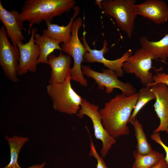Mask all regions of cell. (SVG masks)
Listing matches in <instances>:
<instances>
[{
    "label": "cell",
    "instance_id": "obj_10",
    "mask_svg": "<svg viewBox=\"0 0 168 168\" xmlns=\"http://www.w3.org/2000/svg\"><path fill=\"white\" fill-rule=\"evenodd\" d=\"M86 32L84 30L83 37L81 38L82 44L86 51L84 58V61L88 63L98 62L103 64L107 69L113 71L118 77H122L124 75V71L122 68L124 63L132 54V50L129 49L124 53L122 56L114 60H110L105 58V54L109 50L107 47L108 43L105 40L103 46L100 50L92 49L86 42L85 35Z\"/></svg>",
    "mask_w": 168,
    "mask_h": 168
},
{
    "label": "cell",
    "instance_id": "obj_25",
    "mask_svg": "<svg viewBox=\"0 0 168 168\" xmlns=\"http://www.w3.org/2000/svg\"><path fill=\"white\" fill-rule=\"evenodd\" d=\"M151 139L160 145L164 149L166 153L165 160L168 166V147L166 146L162 141L159 133H154L151 135Z\"/></svg>",
    "mask_w": 168,
    "mask_h": 168
},
{
    "label": "cell",
    "instance_id": "obj_22",
    "mask_svg": "<svg viewBox=\"0 0 168 168\" xmlns=\"http://www.w3.org/2000/svg\"><path fill=\"white\" fill-rule=\"evenodd\" d=\"M132 125L134 129L135 136L137 142V151L142 154L150 153L153 150L147 141L142 124L136 119Z\"/></svg>",
    "mask_w": 168,
    "mask_h": 168
},
{
    "label": "cell",
    "instance_id": "obj_24",
    "mask_svg": "<svg viewBox=\"0 0 168 168\" xmlns=\"http://www.w3.org/2000/svg\"><path fill=\"white\" fill-rule=\"evenodd\" d=\"M158 83H162L168 86V74L165 72L159 73L153 76V82L148 86H151Z\"/></svg>",
    "mask_w": 168,
    "mask_h": 168
},
{
    "label": "cell",
    "instance_id": "obj_21",
    "mask_svg": "<svg viewBox=\"0 0 168 168\" xmlns=\"http://www.w3.org/2000/svg\"><path fill=\"white\" fill-rule=\"evenodd\" d=\"M138 93V99L129 121L132 124L135 121L138 113L142 107L150 100L156 99L155 96L150 87L144 86Z\"/></svg>",
    "mask_w": 168,
    "mask_h": 168
},
{
    "label": "cell",
    "instance_id": "obj_15",
    "mask_svg": "<svg viewBox=\"0 0 168 168\" xmlns=\"http://www.w3.org/2000/svg\"><path fill=\"white\" fill-rule=\"evenodd\" d=\"M48 64L51 69L49 84L60 83L63 82L70 73L71 57L60 53L57 56L51 54L48 57Z\"/></svg>",
    "mask_w": 168,
    "mask_h": 168
},
{
    "label": "cell",
    "instance_id": "obj_4",
    "mask_svg": "<svg viewBox=\"0 0 168 168\" xmlns=\"http://www.w3.org/2000/svg\"><path fill=\"white\" fill-rule=\"evenodd\" d=\"M83 25L81 17H78L73 21L71 27L72 38L68 42L62 45V51L70 55L73 59L74 64L70 71L71 80L79 83L84 86L87 85V80L84 77L82 69V64L84 61L85 49L79 39V29Z\"/></svg>",
    "mask_w": 168,
    "mask_h": 168
},
{
    "label": "cell",
    "instance_id": "obj_7",
    "mask_svg": "<svg viewBox=\"0 0 168 168\" xmlns=\"http://www.w3.org/2000/svg\"><path fill=\"white\" fill-rule=\"evenodd\" d=\"M80 118L84 115L89 117L92 121L96 138L102 142L100 153L103 158L106 156L109 151L116 142L115 138L111 136L104 128L102 123L99 107L83 99L81 108L77 114Z\"/></svg>",
    "mask_w": 168,
    "mask_h": 168
},
{
    "label": "cell",
    "instance_id": "obj_5",
    "mask_svg": "<svg viewBox=\"0 0 168 168\" xmlns=\"http://www.w3.org/2000/svg\"><path fill=\"white\" fill-rule=\"evenodd\" d=\"M135 0H104L103 12L115 20L116 24L128 38L133 34L137 15L134 11Z\"/></svg>",
    "mask_w": 168,
    "mask_h": 168
},
{
    "label": "cell",
    "instance_id": "obj_16",
    "mask_svg": "<svg viewBox=\"0 0 168 168\" xmlns=\"http://www.w3.org/2000/svg\"><path fill=\"white\" fill-rule=\"evenodd\" d=\"M74 12L70 18L69 22L66 26H59L49 21H45L47 29L43 31V34L48 37L64 44L69 42L72 38L71 27L75 18L79 14L80 8L79 6H75Z\"/></svg>",
    "mask_w": 168,
    "mask_h": 168
},
{
    "label": "cell",
    "instance_id": "obj_20",
    "mask_svg": "<svg viewBox=\"0 0 168 168\" xmlns=\"http://www.w3.org/2000/svg\"><path fill=\"white\" fill-rule=\"evenodd\" d=\"M133 155L135 161L132 168H151L164 158L163 154L153 150L145 154H140L137 150H135L133 152Z\"/></svg>",
    "mask_w": 168,
    "mask_h": 168
},
{
    "label": "cell",
    "instance_id": "obj_3",
    "mask_svg": "<svg viewBox=\"0 0 168 168\" xmlns=\"http://www.w3.org/2000/svg\"><path fill=\"white\" fill-rule=\"evenodd\" d=\"M70 73L62 83L50 84L46 91L52 100L53 108L70 115L77 114L81 108L83 98L72 88Z\"/></svg>",
    "mask_w": 168,
    "mask_h": 168
},
{
    "label": "cell",
    "instance_id": "obj_14",
    "mask_svg": "<svg viewBox=\"0 0 168 168\" xmlns=\"http://www.w3.org/2000/svg\"><path fill=\"white\" fill-rule=\"evenodd\" d=\"M150 87L156 97V101L153 105L154 111L160 120L159 126L153 132L164 131L168 134V86L165 84L158 83Z\"/></svg>",
    "mask_w": 168,
    "mask_h": 168
},
{
    "label": "cell",
    "instance_id": "obj_8",
    "mask_svg": "<svg viewBox=\"0 0 168 168\" xmlns=\"http://www.w3.org/2000/svg\"><path fill=\"white\" fill-rule=\"evenodd\" d=\"M153 59L151 53L141 48L128 58L124 63L122 68L127 73L134 74L143 85L147 86L153 82V76L150 71Z\"/></svg>",
    "mask_w": 168,
    "mask_h": 168
},
{
    "label": "cell",
    "instance_id": "obj_11",
    "mask_svg": "<svg viewBox=\"0 0 168 168\" xmlns=\"http://www.w3.org/2000/svg\"><path fill=\"white\" fill-rule=\"evenodd\" d=\"M37 31L35 27L31 28V36L28 42L17 43L20 54L17 75H22L28 72H34L36 71L37 62L40 52L39 46L35 42V35Z\"/></svg>",
    "mask_w": 168,
    "mask_h": 168
},
{
    "label": "cell",
    "instance_id": "obj_17",
    "mask_svg": "<svg viewBox=\"0 0 168 168\" xmlns=\"http://www.w3.org/2000/svg\"><path fill=\"white\" fill-rule=\"evenodd\" d=\"M141 48L151 53L154 59L166 63L168 58V33L160 40L156 41H149L145 36L139 39Z\"/></svg>",
    "mask_w": 168,
    "mask_h": 168
},
{
    "label": "cell",
    "instance_id": "obj_28",
    "mask_svg": "<svg viewBox=\"0 0 168 168\" xmlns=\"http://www.w3.org/2000/svg\"><path fill=\"white\" fill-rule=\"evenodd\" d=\"M102 0H96L94 2L95 4L97 5L100 9L102 10Z\"/></svg>",
    "mask_w": 168,
    "mask_h": 168
},
{
    "label": "cell",
    "instance_id": "obj_23",
    "mask_svg": "<svg viewBox=\"0 0 168 168\" xmlns=\"http://www.w3.org/2000/svg\"><path fill=\"white\" fill-rule=\"evenodd\" d=\"M89 133L90 140V151L89 156H92L96 160L97 164L96 168H109L106 166L103 158L100 156L96 149L95 145L91 138V137L88 128L86 129Z\"/></svg>",
    "mask_w": 168,
    "mask_h": 168
},
{
    "label": "cell",
    "instance_id": "obj_18",
    "mask_svg": "<svg viewBox=\"0 0 168 168\" xmlns=\"http://www.w3.org/2000/svg\"><path fill=\"white\" fill-rule=\"evenodd\" d=\"M35 42L39 46L40 56L37 60V64L44 63L48 64V57L55 50L62 51L59 41L51 39L44 34L38 33L35 35Z\"/></svg>",
    "mask_w": 168,
    "mask_h": 168
},
{
    "label": "cell",
    "instance_id": "obj_6",
    "mask_svg": "<svg viewBox=\"0 0 168 168\" xmlns=\"http://www.w3.org/2000/svg\"><path fill=\"white\" fill-rule=\"evenodd\" d=\"M82 69L83 75L94 79L100 89L103 90L105 88L107 94L112 93L114 88L120 89L122 93L127 96L137 93L136 89L131 83L119 80L112 70L102 69V72H100L93 70L89 66L84 65H82Z\"/></svg>",
    "mask_w": 168,
    "mask_h": 168
},
{
    "label": "cell",
    "instance_id": "obj_12",
    "mask_svg": "<svg viewBox=\"0 0 168 168\" xmlns=\"http://www.w3.org/2000/svg\"><path fill=\"white\" fill-rule=\"evenodd\" d=\"M0 20L12 45L17 47V43L22 42L25 39L22 32L24 29V21L20 12L15 10L8 11L3 7L0 0Z\"/></svg>",
    "mask_w": 168,
    "mask_h": 168
},
{
    "label": "cell",
    "instance_id": "obj_19",
    "mask_svg": "<svg viewBox=\"0 0 168 168\" xmlns=\"http://www.w3.org/2000/svg\"><path fill=\"white\" fill-rule=\"evenodd\" d=\"M5 138L10 148V160L9 163L3 168H21L18 163V155L23 145L29 140L28 138L17 135L12 138L5 136Z\"/></svg>",
    "mask_w": 168,
    "mask_h": 168
},
{
    "label": "cell",
    "instance_id": "obj_2",
    "mask_svg": "<svg viewBox=\"0 0 168 168\" xmlns=\"http://www.w3.org/2000/svg\"><path fill=\"white\" fill-rule=\"evenodd\" d=\"M73 0H26L20 12L24 21H27L30 34L32 26L43 21L52 22L53 18L74 9Z\"/></svg>",
    "mask_w": 168,
    "mask_h": 168
},
{
    "label": "cell",
    "instance_id": "obj_1",
    "mask_svg": "<svg viewBox=\"0 0 168 168\" xmlns=\"http://www.w3.org/2000/svg\"><path fill=\"white\" fill-rule=\"evenodd\" d=\"M138 98V92L129 96L117 94L99 110L104 128L114 138L129 134L127 125Z\"/></svg>",
    "mask_w": 168,
    "mask_h": 168
},
{
    "label": "cell",
    "instance_id": "obj_26",
    "mask_svg": "<svg viewBox=\"0 0 168 168\" xmlns=\"http://www.w3.org/2000/svg\"><path fill=\"white\" fill-rule=\"evenodd\" d=\"M151 168H168L165 157L161 160Z\"/></svg>",
    "mask_w": 168,
    "mask_h": 168
},
{
    "label": "cell",
    "instance_id": "obj_9",
    "mask_svg": "<svg viewBox=\"0 0 168 168\" xmlns=\"http://www.w3.org/2000/svg\"><path fill=\"white\" fill-rule=\"evenodd\" d=\"M5 27L0 28V64L7 78L16 82L18 81L17 71L20 59L18 47L9 41Z\"/></svg>",
    "mask_w": 168,
    "mask_h": 168
},
{
    "label": "cell",
    "instance_id": "obj_13",
    "mask_svg": "<svg viewBox=\"0 0 168 168\" xmlns=\"http://www.w3.org/2000/svg\"><path fill=\"white\" fill-rule=\"evenodd\" d=\"M134 11L140 15L160 25L168 20V6L161 0H147L142 3L135 4Z\"/></svg>",
    "mask_w": 168,
    "mask_h": 168
},
{
    "label": "cell",
    "instance_id": "obj_27",
    "mask_svg": "<svg viewBox=\"0 0 168 168\" xmlns=\"http://www.w3.org/2000/svg\"><path fill=\"white\" fill-rule=\"evenodd\" d=\"M45 165V162H44L41 164H37L33 165L27 168H43Z\"/></svg>",
    "mask_w": 168,
    "mask_h": 168
}]
</instances>
